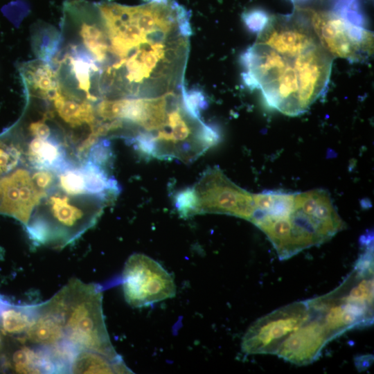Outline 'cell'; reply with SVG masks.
<instances>
[{
	"label": "cell",
	"instance_id": "obj_3",
	"mask_svg": "<svg viewBox=\"0 0 374 374\" xmlns=\"http://www.w3.org/2000/svg\"><path fill=\"white\" fill-rule=\"evenodd\" d=\"M250 222L265 233L280 260L326 242L346 226L321 188L296 193L292 207L283 214L255 215Z\"/></svg>",
	"mask_w": 374,
	"mask_h": 374
},
{
	"label": "cell",
	"instance_id": "obj_4",
	"mask_svg": "<svg viewBox=\"0 0 374 374\" xmlns=\"http://www.w3.org/2000/svg\"><path fill=\"white\" fill-rule=\"evenodd\" d=\"M37 205L25 225L35 245L62 247L93 226L103 212L104 198L84 194L67 195L57 186Z\"/></svg>",
	"mask_w": 374,
	"mask_h": 374
},
{
	"label": "cell",
	"instance_id": "obj_7",
	"mask_svg": "<svg viewBox=\"0 0 374 374\" xmlns=\"http://www.w3.org/2000/svg\"><path fill=\"white\" fill-rule=\"evenodd\" d=\"M193 188L196 215L224 214L250 221L255 212L253 194L234 184L217 166L206 170Z\"/></svg>",
	"mask_w": 374,
	"mask_h": 374
},
{
	"label": "cell",
	"instance_id": "obj_1",
	"mask_svg": "<svg viewBox=\"0 0 374 374\" xmlns=\"http://www.w3.org/2000/svg\"><path fill=\"white\" fill-rule=\"evenodd\" d=\"M107 37L98 89L103 99L156 98L181 91L192 34L175 1L97 4Z\"/></svg>",
	"mask_w": 374,
	"mask_h": 374
},
{
	"label": "cell",
	"instance_id": "obj_24",
	"mask_svg": "<svg viewBox=\"0 0 374 374\" xmlns=\"http://www.w3.org/2000/svg\"><path fill=\"white\" fill-rule=\"evenodd\" d=\"M269 16L260 9H253L244 12L242 15L243 21L247 28L252 30H260L265 26Z\"/></svg>",
	"mask_w": 374,
	"mask_h": 374
},
{
	"label": "cell",
	"instance_id": "obj_21",
	"mask_svg": "<svg viewBox=\"0 0 374 374\" xmlns=\"http://www.w3.org/2000/svg\"><path fill=\"white\" fill-rule=\"evenodd\" d=\"M173 200L174 205L181 217L186 218L196 215L197 197L193 186L177 191Z\"/></svg>",
	"mask_w": 374,
	"mask_h": 374
},
{
	"label": "cell",
	"instance_id": "obj_27",
	"mask_svg": "<svg viewBox=\"0 0 374 374\" xmlns=\"http://www.w3.org/2000/svg\"><path fill=\"white\" fill-rule=\"evenodd\" d=\"M1 197H2V188H1V179H0V204L1 202Z\"/></svg>",
	"mask_w": 374,
	"mask_h": 374
},
{
	"label": "cell",
	"instance_id": "obj_16",
	"mask_svg": "<svg viewBox=\"0 0 374 374\" xmlns=\"http://www.w3.org/2000/svg\"><path fill=\"white\" fill-rule=\"evenodd\" d=\"M8 364L19 373H54L46 346L20 347L13 352Z\"/></svg>",
	"mask_w": 374,
	"mask_h": 374
},
{
	"label": "cell",
	"instance_id": "obj_18",
	"mask_svg": "<svg viewBox=\"0 0 374 374\" xmlns=\"http://www.w3.org/2000/svg\"><path fill=\"white\" fill-rule=\"evenodd\" d=\"M58 187L71 195L86 194L84 175L80 168L72 166L57 174Z\"/></svg>",
	"mask_w": 374,
	"mask_h": 374
},
{
	"label": "cell",
	"instance_id": "obj_6",
	"mask_svg": "<svg viewBox=\"0 0 374 374\" xmlns=\"http://www.w3.org/2000/svg\"><path fill=\"white\" fill-rule=\"evenodd\" d=\"M305 10L319 42L333 57L359 61L373 54L372 32L334 10Z\"/></svg>",
	"mask_w": 374,
	"mask_h": 374
},
{
	"label": "cell",
	"instance_id": "obj_26",
	"mask_svg": "<svg viewBox=\"0 0 374 374\" xmlns=\"http://www.w3.org/2000/svg\"><path fill=\"white\" fill-rule=\"evenodd\" d=\"M147 2H155V3H168L172 0H144Z\"/></svg>",
	"mask_w": 374,
	"mask_h": 374
},
{
	"label": "cell",
	"instance_id": "obj_13",
	"mask_svg": "<svg viewBox=\"0 0 374 374\" xmlns=\"http://www.w3.org/2000/svg\"><path fill=\"white\" fill-rule=\"evenodd\" d=\"M27 159L35 170H48L56 175L74 166L67 157L60 139L54 134L48 139H33L28 144Z\"/></svg>",
	"mask_w": 374,
	"mask_h": 374
},
{
	"label": "cell",
	"instance_id": "obj_12",
	"mask_svg": "<svg viewBox=\"0 0 374 374\" xmlns=\"http://www.w3.org/2000/svg\"><path fill=\"white\" fill-rule=\"evenodd\" d=\"M55 296L41 304L40 312L26 332L32 344L48 346L65 339L64 317Z\"/></svg>",
	"mask_w": 374,
	"mask_h": 374
},
{
	"label": "cell",
	"instance_id": "obj_17",
	"mask_svg": "<svg viewBox=\"0 0 374 374\" xmlns=\"http://www.w3.org/2000/svg\"><path fill=\"white\" fill-rule=\"evenodd\" d=\"M80 168L84 178L86 194L101 197L108 202L118 195L121 187L106 170L87 160Z\"/></svg>",
	"mask_w": 374,
	"mask_h": 374
},
{
	"label": "cell",
	"instance_id": "obj_15",
	"mask_svg": "<svg viewBox=\"0 0 374 374\" xmlns=\"http://www.w3.org/2000/svg\"><path fill=\"white\" fill-rule=\"evenodd\" d=\"M71 373H130L121 357L80 349L71 368Z\"/></svg>",
	"mask_w": 374,
	"mask_h": 374
},
{
	"label": "cell",
	"instance_id": "obj_20",
	"mask_svg": "<svg viewBox=\"0 0 374 374\" xmlns=\"http://www.w3.org/2000/svg\"><path fill=\"white\" fill-rule=\"evenodd\" d=\"M182 105L186 112L193 118L200 119L201 111L208 107L204 92L193 89L187 90L184 86L181 91Z\"/></svg>",
	"mask_w": 374,
	"mask_h": 374
},
{
	"label": "cell",
	"instance_id": "obj_10",
	"mask_svg": "<svg viewBox=\"0 0 374 374\" xmlns=\"http://www.w3.org/2000/svg\"><path fill=\"white\" fill-rule=\"evenodd\" d=\"M310 315L307 321L281 343L275 355L298 366L311 364L320 357L333 338L318 317L310 312Z\"/></svg>",
	"mask_w": 374,
	"mask_h": 374
},
{
	"label": "cell",
	"instance_id": "obj_23",
	"mask_svg": "<svg viewBox=\"0 0 374 374\" xmlns=\"http://www.w3.org/2000/svg\"><path fill=\"white\" fill-rule=\"evenodd\" d=\"M30 176L35 186L46 193L57 184V175L51 170H36Z\"/></svg>",
	"mask_w": 374,
	"mask_h": 374
},
{
	"label": "cell",
	"instance_id": "obj_11",
	"mask_svg": "<svg viewBox=\"0 0 374 374\" xmlns=\"http://www.w3.org/2000/svg\"><path fill=\"white\" fill-rule=\"evenodd\" d=\"M0 179V213L10 215L26 225L34 209L47 193L35 186L30 172L25 168H19Z\"/></svg>",
	"mask_w": 374,
	"mask_h": 374
},
{
	"label": "cell",
	"instance_id": "obj_8",
	"mask_svg": "<svg viewBox=\"0 0 374 374\" xmlns=\"http://www.w3.org/2000/svg\"><path fill=\"white\" fill-rule=\"evenodd\" d=\"M125 299L132 307L152 305L175 295L172 276L156 260L143 253L127 260L122 274Z\"/></svg>",
	"mask_w": 374,
	"mask_h": 374
},
{
	"label": "cell",
	"instance_id": "obj_19",
	"mask_svg": "<svg viewBox=\"0 0 374 374\" xmlns=\"http://www.w3.org/2000/svg\"><path fill=\"white\" fill-rule=\"evenodd\" d=\"M86 160L100 167L108 172L114 161L111 143L107 139H100L90 148Z\"/></svg>",
	"mask_w": 374,
	"mask_h": 374
},
{
	"label": "cell",
	"instance_id": "obj_14",
	"mask_svg": "<svg viewBox=\"0 0 374 374\" xmlns=\"http://www.w3.org/2000/svg\"><path fill=\"white\" fill-rule=\"evenodd\" d=\"M40 308L41 304L15 305L0 295V331L11 336L26 334Z\"/></svg>",
	"mask_w": 374,
	"mask_h": 374
},
{
	"label": "cell",
	"instance_id": "obj_5",
	"mask_svg": "<svg viewBox=\"0 0 374 374\" xmlns=\"http://www.w3.org/2000/svg\"><path fill=\"white\" fill-rule=\"evenodd\" d=\"M55 296L64 313L66 339L79 349L119 357L105 324L99 285L73 279Z\"/></svg>",
	"mask_w": 374,
	"mask_h": 374
},
{
	"label": "cell",
	"instance_id": "obj_9",
	"mask_svg": "<svg viewBox=\"0 0 374 374\" xmlns=\"http://www.w3.org/2000/svg\"><path fill=\"white\" fill-rule=\"evenodd\" d=\"M306 301L283 306L254 321L242 338L247 355H275L281 343L310 318Z\"/></svg>",
	"mask_w": 374,
	"mask_h": 374
},
{
	"label": "cell",
	"instance_id": "obj_25",
	"mask_svg": "<svg viewBox=\"0 0 374 374\" xmlns=\"http://www.w3.org/2000/svg\"><path fill=\"white\" fill-rule=\"evenodd\" d=\"M46 117L42 119L32 122L28 130L31 136L35 138L46 139L55 134L53 133V129L47 124Z\"/></svg>",
	"mask_w": 374,
	"mask_h": 374
},
{
	"label": "cell",
	"instance_id": "obj_2",
	"mask_svg": "<svg viewBox=\"0 0 374 374\" xmlns=\"http://www.w3.org/2000/svg\"><path fill=\"white\" fill-rule=\"evenodd\" d=\"M240 60L244 83L260 89L269 107L295 116L326 91L333 57L299 8L290 15L269 16Z\"/></svg>",
	"mask_w": 374,
	"mask_h": 374
},
{
	"label": "cell",
	"instance_id": "obj_22",
	"mask_svg": "<svg viewBox=\"0 0 374 374\" xmlns=\"http://www.w3.org/2000/svg\"><path fill=\"white\" fill-rule=\"evenodd\" d=\"M21 158L19 150L12 145H0V175L12 170Z\"/></svg>",
	"mask_w": 374,
	"mask_h": 374
}]
</instances>
